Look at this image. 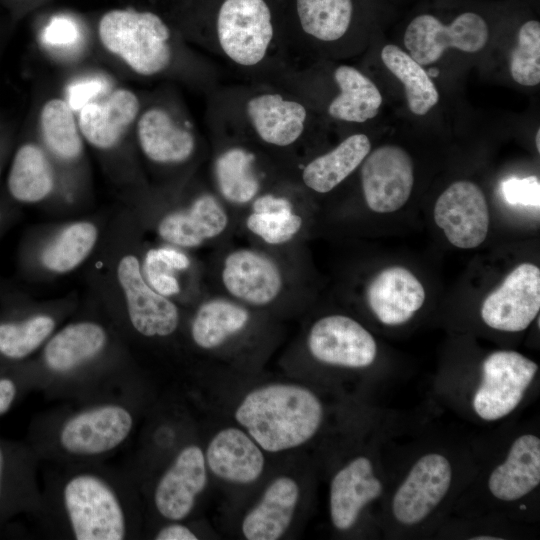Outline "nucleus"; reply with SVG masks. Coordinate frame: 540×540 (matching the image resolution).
Segmentation results:
<instances>
[{"label": "nucleus", "instance_id": "14", "mask_svg": "<svg viewBox=\"0 0 540 540\" xmlns=\"http://www.w3.org/2000/svg\"><path fill=\"white\" fill-rule=\"evenodd\" d=\"M220 280L235 301L253 307H265L283 293V271L270 256L252 249L238 248L223 259Z\"/></svg>", "mask_w": 540, "mask_h": 540}, {"label": "nucleus", "instance_id": "47", "mask_svg": "<svg viewBox=\"0 0 540 540\" xmlns=\"http://www.w3.org/2000/svg\"><path fill=\"white\" fill-rule=\"evenodd\" d=\"M1 44V43H0Z\"/></svg>", "mask_w": 540, "mask_h": 540}, {"label": "nucleus", "instance_id": "38", "mask_svg": "<svg viewBox=\"0 0 540 540\" xmlns=\"http://www.w3.org/2000/svg\"><path fill=\"white\" fill-rule=\"evenodd\" d=\"M502 194L505 201L511 205L532 206L540 205V181L537 176L525 178H509L502 183Z\"/></svg>", "mask_w": 540, "mask_h": 540}, {"label": "nucleus", "instance_id": "1", "mask_svg": "<svg viewBox=\"0 0 540 540\" xmlns=\"http://www.w3.org/2000/svg\"><path fill=\"white\" fill-rule=\"evenodd\" d=\"M210 139L239 141L292 172L312 154L325 126L296 96L271 82L219 83L206 94Z\"/></svg>", "mask_w": 540, "mask_h": 540}, {"label": "nucleus", "instance_id": "15", "mask_svg": "<svg viewBox=\"0 0 540 540\" xmlns=\"http://www.w3.org/2000/svg\"><path fill=\"white\" fill-rule=\"evenodd\" d=\"M452 481L450 461L440 453L421 456L399 485L392 499V514L405 526L424 521L442 502Z\"/></svg>", "mask_w": 540, "mask_h": 540}, {"label": "nucleus", "instance_id": "34", "mask_svg": "<svg viewBox=\"0 0 540 540\" xmlns=\"http://www.w3.org/2000/svg\"><path fill=\"white\" fill-rule=\"evenodd\" d=\"M98 240V229L89 221H78L64 227L41 254L44 267L56 274L77 268L92 252Z\"/></svg>", "mask_w": 540, "mask_h": 540}, {"label": "nucleus", "instance_id": "36", "mask_svg": "<svg viewBox=\"0 0 540 540\" xmlns=\"http://www.w3.org/2000/svg\"><path fill=\"white\" fill-rule=\"evenodd\" d=\"M55 328L53 317L37 314L19 322L0 324V354L9 359H23L38 349Z\"/></svg>", "mask_w": 540, "mask_h": 540}, {"label": "nucleus", "instance_id": "44", "mask_svg": "<svg viewBox=\"0 0 540 540\" xmlns=\"http://www.w3.org/2000/svg\"><path fill=\"white\" fill-rule=\"evenodd\" d=\"M472 539L473 540H498V539H502V538H499V537H496V536H490V535H478L476 537H473Z\"/></svg>", "mask_w": 540, "mask_h": 540}, {"label": "nucleus", "instance_id": "27", "mask_svg": "<svg viewBox=\"0 0 540 540\" xmlns=\"http://www.w3.org/2000/svg\"><path fill=\"white\" fill-rule=\"evenodd\" d=\"M300 499V487L290 476L276 477L262 497L244 516L241 530L248 540H276L292 523Z\"/></svg>", "mask_w": 540, "mask_h": 540}, {"label": "nucleus", "instance_id": "16", "mask_svg": "<svg viewBox=\"0 0 540 540\" xmlns=\"http://www.w3.org/2000/svg\"><path fill=\"white\" fill-rule=\"evenodd\" d=\"M307 347L317 361L346 368L370 366L377 355L372 334L351 317L333 314L313 323Z\"/></svg>", "mask_w": 540, "mask_h": 540}, {"label": "nucleus", "instance_id": "2", "mask_svg": "<svg viewBox=\"0 0 540 540\" xmlns=\"http://www.w3.org/2000/svg\"><path fill=\"white\" fill-rule=\"evenodd\" d=\"M202 15L180 30L198 52L241 81L271 82L293 67L285 20L271 0L213 1Z\"/></svg>", "mask_w": 540, "mask_h": 540}, {"label": "nucleus", "instance_id": "23", "mask_svg": "<svg viewBox=\"0 0 540 540\" xmlns=\"http://www.w3.org/2000/svg\"><path fill=\"white\" fill-rule=\"evenodd\" d=\"M371 149L366 133L350 132L331 149L300 161L292 177L304 191L327 194L359 169Z\"/></svg>", "mask_w": 540, "mask_h": 540}, {"label": "nucleus", "instance_id": "18", "mask_svg": "<svg viewBox=\"0 0 540 540\" xmlns=\"http://www.w3.org/2000/svg\"><path fill=\"white\" fill-rule=\"evenodd\" d=\"M433 215L448 241L458 248H475L487 237L488 204L482 189L472 181L449 185L438 197Z\"/></svg>", "mask_w": 540, "mask_h": 540}, {"label": "nucleus", "instance_id": "22", "mask_svg": "<svg viewBox=\"0 0 540 540\" xmlns=\"http://www.w3.org/2000/svg\"><path fill=\"white\" fill-rule=\"evenodd\" d=\"M207 471L204 451L195 444L183 447L155 487L154 504L158 513L171 521L186 518L206 488Z\"/></svg>", "mask_w": 540, "mask_h": 540}, {"label": "nucleus", "instance_id": "21", "mask_svg": "<svg viewBox=\"0 0 540 540\" xmlns=\"http://www.w3.org/2000/svg\"><path fill=\"white\" fill-rule=\"evenodd\" d=\"M229 224L223 201L210 186H199L186 208L171 211L160 219L157 233L171 246L190 249L220 237Z\"/></svg>", "mask_w": 540, "mask_h": 540}, {"label": "nucleus", "instance_id": "28", "mask_svg": "<svg viewBox=\"0 0 540 540\" xmlns=\"http://www.w3.org/2000/svg\"><path fill=\"white\" fill-rule=\"evenodd\" d=\"M540 483V439L523 434L510 446L505 460L488 479L490 493L498 500L512 502L528 495Z\"/></svg>", "mask_w": 540, "mask_h": 540}, {"label": "nucleus", "instance_id": "17", "mask_svg": "<svg viewBox=\"0 0 540 540\" xmlns=\"http://www.w3.org/2000/svg\"><path fill=\"white\" fill-rule=\"evenodd\" d=\"M539 309L540 270L534 264L522 263L485 298L481 317L493 329L520 332L528 328Z\"/></svg>", "mask_w": 540, "mask_h": 540}, {"label": "nucleus", "instance_id": "24", "mask_svg": "<svg viewBox=\"0 0 540 540\" xmlns=\"http://www.w3.org/2000/svg\"><path fill=\"white\" fill-rule=\"evenodd\" d=\"M204 455L212 474L234 484L257 481L265 467L264 450L243 428L233 426L219 430Z\"/></svg>", "mask_w": 540, "mask_h": 540}, {"label": "nucleus", "instance_id": "4", "mask_svg": "<svg viewBox=\"0 0 540 540\" xmlns=\"http://www.w3.org/2000/svg\"><path fill=\"white\" fill-rule=\"evenodd\" d=\"M271 83L301 100L328 127L362 126L379 114L383 96L362 69L339 60L293 66Z\"/></svg>", "mask_w": 540, "mask_h": 540}, {"label": "nucleus", "instance_id": "43", "mask_svg": "<svg viewBox=\"0 0 540 540\" xmlns=\"http://www.w3.org/2000/svg\"><path fill=\"white\" fill-rule=\"evenodd\" d=\"M10 125L6 123L1 117H0V156L1 152L6 147L7 143L9 142L10 136H11V130ZM0 173H1V163H0Z\"/></svg>", "mask_w": 540, "mask_h": 540}, {"label": "nucleus", "instance_id": "11", "mask_svg": "<svg viewBox=\"0 0 540 540\" xmlns=\"http://www.w3.org/2000/svg\"><path fill=\"white\" fill-rule=\"evenodd\" d=\"M538 365L510 350L490 353L482 363L481 381L472 406L481 419L496 421L509 415L522 401Z\"/></svg>", "mask_w": 540, "mask_h": 540}, {"label": "nucleus", "instance_id": "3", "mask_svg": "<svg viewBox=\"0 0 540 540\" xmlns=\"http://www.w3.org/2000/svg\"><path fill=\"white\" fill-rule=\"evenodd\" d=\"M97 37L109 55L139 78L178 81L205 95L221 83V68L154 11L109 10L98 21Z\"/></svg>", "mask_w": 540, "mask_h": 540}, {"label": "nucleus", "instance_id": "7", "mask_svg": "<svg viewBox=\"0 0 540 540\" xmlns=\"http://www.w3.org/2000/svg\"><path fill=\"white\" fill-rule=\"evenodd\" d=\"M133 134L144 159L162 171L184 175L209 156L207 141L184 102L170 88L144 97Z\"/></svg>", "mask_w": 540, "mask_h": 540}, {"label": "nucleus", "instance_id": "42", "mask_svg": "<svg viewBox=\"0 0 540 540\" xmlns=\"http://www.w3.org/2000/svg\"><path fill=\"white\" fill-rule=\"evenodd\" d=\"M15 396V383L9 378H0V415L11 407Z\"/></svg>", "mask_w": 540, "mask_h": 540}, {"label": "nucleus", "instance_id": "12", "mask_svg": "<svg viewBox=\"0 0 540 540\" xmlns=\"http://www.w3.org/2000/svg\"><path fill=\"white\" fill-rule=\"evenodd\" d=\"M359 168L362 193L370 210L390 213L408 201L414 186V163L404 148L385 144L371 149Z\"/></svg>", "mask_w": 540, "mask_h": 540}, {"label": "nucleus", "instance_id": "45", "mask_svg": "<svg viewBox=\"0 0 540 540\" xmlns=\"http://www.w3.org/2000/svg\"><path fill=\"white\" fill-rule=\"evenodd\" d=\"M3 468H4V456L3 452L0 448V490H1V481H2V475H3Z\"/></svg>", "mask_w": 540, "mask_h": 540}, {"label": "nucleus", "instance_id": "20", "mask_svg": "<svg viewBox=\"0 0 540 540\" xmlns=\"http://www.w3.org/2000/svg\"><path fill=\"white\" fill-rule=\"evenodd\" d=\"M133 417L118 404H104L83 410L61 427L62 448L73 455L93 456L107 453L130 435Z\"/></svg>", "mask_w": 540, "mask_h": 540}, {"label": "nucleus", "instance_id": "40", "mask_svg": "<svg viewBox=\"0 0 540 540\" xmlns=\"http://www.w3.org/2000/svg\"><path fill=\"white\" fill-rule=\"evenodd\" d=\"M154 259L175 272L185 271L191 265L190 258L174 246L152 248L147 251Z\"/></svg>", "mask_w": 540, "mask_h": 540}, {"label": "nucleus", "instance_id": "30", "mask_svg": "<svg viewBox=\"0 0 540 540\" xmlns=\"http://www.w3.org/2000/svg\"><path fill=\"white\" fill-rule=\"evenodd\" d=\"M107 343V333L98 323L78 321L49 337L44 348L46 366L66 373L96 357Z\"/></svg>", "mask_w": 540, "mask_h": 540}, {"label": "nucleus", "instance_id": "25", "mask_svg": "<svg viewBox=\"0 0 540 540\" xmlns=\"http://www.w3.org/2000/svg\"><path fill=\"white\" fill-rule=\"evenodd\" d=\"M383 485L374 473L371 460L358 456L333 476L329 491L330 518L333 526L346 531L358 520L362 509L377 499Z\"/></svg>", "mask_w": 540, "mask_h": 540}, {"label": "nucleus", "instance_id": "32", "mask_svg": "<svg viewBox=\"0 0 540 540\" xmlns=\"http://www.w3.org/2000/svg\"><path fill=\"white\" fill-rule=\"evenodd\" d=\"M250 320L251 314L245 305L226 298L209 299L193 316L191 338L200 349H217L244 331Z\"/></svg>", "mask_w": 540, "mask_h": 540}, {"label": "nucleus", "instance_id": "26", "mask_svg": "<svg viewBox=\"0 0 540 540\" xmlns=\"http://www.w3.org/2000/svg\"><path fill=\"white\" fill-rule=\"evenodd\" d=\"M367 302L385 325H400L410 320L425 301L421 282L408 269L393 266L379 272L367 287Z\"/></svg>", "mask_w": 540, "mask_h": 540}, {"label": "nucleus", "instance_id": "41", "mask_svg": "<svg viewBox=\"0 0 540 540\" xmlns=\"http://www.w3.org/2000/svg\"><path fill=\"white\" fill-rule=\"evenodd\" d=\"M156 540H197V535L186 525L177 521L162 527L154 537Z\"/></svg>", "mask_w": 540, "mask_h": 540}, {"label": "nucleus", "instance_id": "9", "mask_svg": "<svg viewBox=\"0 0 540 540\" xmlns=\"http://www.w3.org/2000/svg\"><path fill=\"white\" fill-rule=\"evenodd\" d=\"M490 36L488 18L478 10H455L449 16L426 10L415 14L407 23L403 46L425 67L438 62L450 49L478 53L487 46Z\"/></svg>", "mask_w": 540, "mask_h": 540}, {"label": "nucleus", "instance_id": "46", "mask_svg": "<svg viewBox=\"0 0 540 540\" xmlns=\"http://www.w3.org/2000/svg\"><path fill=\"white\" fill-rule=\"evenodd\" d=\"M535 144H536L537 151L539 153L540 152V129L539 128L537 129V132H536Z\"/></svg>", "mask_w": 540, "mask_h": 540}, {"label": "nucleus", "instance_id": "35", "mask_svg": "<svg viewBox=\"0 0 540 540\" xmlns=\"http://www.w3.org/2000/svg\"><path fill=\"white\" fill-rule=\"evenodd\" d=\"M512 80L524 87L540 83V22L535 18L522 21L516 30L514 45L508 57Z\"/></svg>", "mask_w": 540, "mask_h": 540}, {"label": "nucleus", "instance_id": "37", "mask_svg": "<svg viewBox=\"0 0 540 540\" xmlns=\"http://www.w3.org/2000/svg\"><path fill=\"white\" fill-rule=\"evenodd\" d=\"M250 212L245 220L247 230L268 245L290 242L303 227V218L296 210Z\"/></svg>", "mask_w": 540, "mask_h": 540}, {"label": "nucleus", "instance_id": "10", "mask_svg": "<svg viewBox=\"0 0 540 540\" xmlns=\"http://www.w3.org/2000/svg\"><path fill=\"white\" fill-rule=\"evenodd\" d=\"M63 505L77 540H121L126 517L112 487L91 473L71 477L63 488Z\"/></svg>", "mask_w": 540, "mask_h": 540}, {"label": "nucleus", "instance_id": "19", "mask_svg": "<svg viewBox=\"0 0 540 540\" xmlns=\"http://www.w3.org/2000/svg\"><path fill=\"white\" fill-rule=\"evenodd\" d=\"M144 102L128 87H117L101 99L85 102L76 113L81 135L88 145L99 151L116 148L129 134Z\"/></svg>", "mask_w": 540, "mask_h": 540}, {"label": "nucleus", "instance_id": "6", "mask_svg": "<svg viewBox=\"0 0 540 540\" xmlns=\"http://www.w3.org/2000/svg\"><path fill=\"white\" fill-rule=\"evenodd\" d=\"M284 20L297 66L360 53L366 45L370 14L362 0H291L290 15Z\"/></svg>", "mask_w": 540, "mask_h": 540}, {"label": "nucleus", "instance_id": "29", "mask_svg": "<svg viewBox=\"0 0 540 540\" xmlns=\"http://www.w3.org/2000/svg\"><path fill=\"white\" fill-rule=\"evenodd\" d=\"M56 175L45 148L32 140L15 150L7 175V189L13 199L25 204L39 203L55 189Z\"/></svg>", "mask_w": 540, "mask_h": 540}, {"label": "nucleus", "instance_id": "39", "mask_svg": "<svg viewBox=\"0 0 540 540\" xmlns=\"http://www.w3.org/2000/svg\"><path fill=\"white\" fill-rule=\"evenodd\" d=\"M141 268L148 284L158 293L169 298L180 293L181 285L175 271L162 265L148 253Z\"/></svg>", "mask_w": 540, "mask_h": 540}, {"label": "nucleus", "instance_id": "13", "mask_svg": "<svg viewBox=\"0 0 540 540\" xmlns=\"http://www.w3.org/2000/svg\"><path fill=\"white\" fill-rule=\"evenodd\" d=\"M116 275L130 323L139 334L149 338H163L177 330L180 323L179 308L169 297L158 293L148 284L137 256H122L117 264Z\"/></svg>", "mask_w": 540, "mask_h": 540}, {"label": "nucleus", "instance_id": "8", "mask_svg": "<svg viewBox=\"0 0 540 540\" xmlns=\"http://www.w3.org/2000/svg\"><path fill=\"white\" fill-rule=\"evenodd\" d=\"M210 188L235 207L249 206L263 191L291 171L280 161L250 144L210 139Z\"/></svg>", "mask_w": 540, "mask_h": 540}, {"label": "nucleus", "instance_id": "5", "mask_svg": "<svg viewBox=\"0 0 540 540\" xmlns=\"http://www.w3.org/2000/svg\"><path fill=\"white\" fill-rule=\"evenodd\" d=\"M234 416L265 452L278 453L310 441L322 425L324 408L305 386L270 383L248 392Z\"/></svg>", "mask_w": 540, "mask_h": 540}, {"label": "nucleus", "instance_id": "33", "mask_svg": "<svg viewBox=\"0 0 540 540\" xmlns=\"http://www.w3.org/2000/svg\"><path fill=\"white\" fill-rule=\"evenodd\" d=\"M386 69L402 84L408 109L416 116L427 115L439 102V91L424 66L396 44L380 51Z\"/></svg>", "mask_w": 540, "mask_h": 540}, {"label": "nucleus", "instance_id": "31", "mask_svg": "<svg viewBox=\"0 0 540 540\" xmlns=\"http://www.w3.org/2000/svg\"><path fill=\"white\" fill-rule=\"evenodd\" d=\"M37 127L42 146L54 159L73 163L82 156L85 141L76 113L65 98L53 96L41 104Z\"/></svg>", "mask_w": 540, "mask_h": 540}]
</instances>
